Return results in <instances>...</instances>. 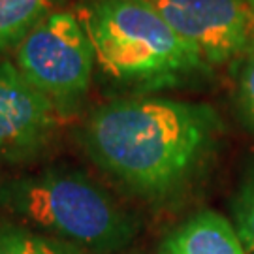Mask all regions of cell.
Instances as JSON below:
<instances>
[{"label":"cell","mask_w":254,"mask_h":254,"mask_svg":"<svg viewBox=\"0 0 254 254\" xmlns=\"http://www.w3.org/2000/svg\"><path fill=\"white\" fill-rule=\"evenodd\" d=\"M222 134V119L207 104L130 94L94 109L79 130V143L130 194L168 203L203 177Z\"/></svg>","instance_id":"1"},{"label":"cell","mask_w":254,"mask_h":254,"mask_svg":"<svg viewBox=\"0 0 254 254\" xmlns=\"http://www.w3.org/2000/svg\"><path fill=\"white\" fill-rule=\"evenodd\" d=\"M94 51L98 75L136 96L211 72L147 0H77L73 11Z\"/></svg>","instance_id":"2"},{"label":"cell","mask_w":254,"mask_h":254,"mask_svg":"<svg viewBox=\"0 0 254 254\" xmlns=\"http://www.w3.org/2000/svg\"><path fill=\"white\" fill-rule=\"evenodd\" d=\"M0 215L92 254L121 253L137 236L136 218L102 185L70 168L0 181Z\"/></svg>","instance_id":"3"},{"label":"cell","mask_w":254,"mask_h":254,"mask_svg":"<svg viewBox=\"0 0 254 254\" xmlns=\"http://www.w3.org/2000/svg\"><path fill=\"white\" fill-rule=\"evenodd\" d=\"M15 68L59 108L72 111L87 96L94 75V51L73 11L42 19L15 49Z\"/></svg>","instance_id":"4"},{"label":"cell","mask_w":254,"mask_h":254,"mask_svg":"<svg viewBox=\"0 0 254 254\" xmlns=\"http://www.w3.org/2000/svg\"><path fill=\"white\" fill-rule=\"evenodd\" d=\"M209 68L254 51V0H147Z\"/></svg>","instance_id":"5"},{"label":"cell","mask_w":254,"mask_h":254,"mask_svg":"<svg viewBox=\"0 0 254 254\" xmlns=\"http://www.w3.org/2000/svg\"><path fill=\"white\" fill-rule=\"evenodd\" d=\"M61 111L13 64L0 63V160L27 162L53 141Z\"/></svg>","instance_id":"6"},{"label":"cell","mask_w":254,"mask_h":254,"mask_svg":"<svg viewBox=\"0 0 254 254\" xmlns=\"http://www.w3.org/2000/svg\"><path fill=\"white\" fill-rule=\"evenodd\" d=\"M156 254H245L236 226L217 211H200L168 232Z\"/></svg>","instance_id":"7"},{"label":"cell","mask_w":254,"mask_h":254,"mask_svg":"<svg viewBox=\"0 0 254 254\" xmlns=\"http://www.w3.org/2000/svg\"><path fill=\"white\" fill-rule=\"evenodd\" d=\"M64 0H0V53L11 51Z\"/></svg>","instance_id":"8"},{"label":"cell","mask_w":254,"mask_h":254,"mask_svg":"<svg viewBox=\"0 0 254 254\" xmlns=\"http://www.w3.org/2000/svg\"><path fill=\"white\" fill-rule=\"evenodd\" d=\"M0 254H85L63 239L47 236L19 220L0 215Z\"/></svg>","instance_id":"9"},{"label":"cell","mask_w":254,"mask_h":254,"mask_svg":"<svg viewBox=\"0 0 254 254\" xmlns=\"http://www.w3.org/2000/svg\"><path fill=\"white\" fill-rule=\"evenodd\" d=\"M232 213L241 243L249 253L254 254V168L236 192V198L232 201Z\"/></svg>","instance_id":"10"},{"label":"cell","mask_w":254,"mask_h":254,"mask_svg":"<svg viewBox=\"0 0 254 254\" xmlns=\"http://www.w3.org/2000/svg\"><path fill=\"white\" fill-rule=\"evenodd\" d=\"M236 104L241 117L254 130V51L239 61L236 79Z\"/></svg>","instance_id":"11"}]
</instances>
